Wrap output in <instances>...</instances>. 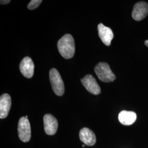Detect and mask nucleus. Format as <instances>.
Masks as SVG:
<instances>
[{
	"instance_id": "nucleus-1",
	"label": "nucleus",
	"mask_w": 148,
	"mask_h": 148,
	"mask_svg": "<svg viewBox=\"0 0 148 148\" xmlns=\"http://www.w3.org/2000/svg\"><path fill=\"white\" fill-rule=\"evenodd\" d=\"M57 47L61 56L66 59L74 57L75 52V46L73 37L70 34H66L58 42Z\"/></svg>"
},
{
	"instance_id": "nucleus-2",
	"label": "nucleus",
	"mask_w": 148,
	"mask_h": 148,
	"mask_svg": "<svg viewBox=\"0 0 148 148\" xmlns=\"http://www.w3.org/2000/svg\"><path fill=\"white\" fill-rule=\"evenodd\" d=\"M95 74L99 79L104 82H110L114 81L116 76L112 72L109 65L106 63H99L95 68Z\"/></svg>"
},
{
	"instance_id": "nucleus-3",
	"label": "nucleus",
	"mask_w": 148,
	"mask_h": 148,
	"mask_svg": "<svg viewBox=\"0 0 148 148\" xmlns=\"http://www.w3.org/2000/svg\"><path fill=\"white\" fill-rule=\"evenodd\" d=\"M49 80L54 93L58 96L63 95L65 91L63 81L57 69L53 68L50 70Z\"/></svg>"
},
{
	"instance_id": "nucleus-4",
	"label": "nucleus",
	"mask_w": 148,
	"mask_h": 148,
	"mask_svg": "<svg viewBox=\"0 0 148 148\" xmlns=\"http://www.w3.org/2000/svg\"><path fill=\"white\" fill-rule=\"evenodd\" d=\"M18 136L23 142H27L31 138V126L29 120L25 117H22L18 122Z\"/></svg>"
},
{
	"instance_id": "nucleus-5",
	"label": "nucleus",
	"mask_w": 148,
	"mask_h": 148,
	"mask_svg": "<svg viewBox=\"0 0 148 148\" xmlns=\"http://www.w3.org/2000/svg\"><path fill=\"white\" fill-rule=\"evenodd\" d=\"M85 88L90 93L98 95L101 93V88L96 81L95 78L91 75H87L81 80Z\"/></svg>"
},
{
	"instance_id": "nucleus-6",
	"label": "nucleus",
	"mask_w": 148,
	"mask_h": 148,
	"mask_svg": "<svg viewBox=\"0 0 148 148\" xmlns=\"http://www.w3.org/2000/svg\"><path fill=\"white\" fill-rule=\"evenodd\" d=\"M148 14V5L145 2H139L136 3L133 8L132 16L134 20L140 21Z\"/></svg>"
},
{
	"instance_id": "nucleus-7",
	"label": "nucleus",
	"mask_w": 148,
	"mask_h": 148,
	"mask_svg": "<svg viewBox=\"0 0 148 148\" xmlns=\"http://www.w3.org/2000/svg\"><path fill=\"white\" fill-rule=\"evenodd\" d=\"M45 131L48 135H54L57 132L58 123L55 117L51 114H46L43 117Z\"/></svg>"
},
{
	"instance_id": "nucleus-8",
	"label": "nucleus",
	"mask_w": 148,
	"mask_h": 148,
	"mask_svg": "<svg viewBox=\"0 0 148 148\" xmlns=\"http://www.w3.org/2000/svg\"><path fill=\"white\" fill-rule=\"evenodd\" d=\"M34 64L32 59L26 57L21 60L19 68L22 75L28 79L32 78L34 73Z\"/></svg>"
},
{
	"instance_id": "nucleus-9",
	"label": "nucleus",
	"mask_w": 148,
	"mask_h": 148,
	"mask_svg": "<svg viewBox=\"0 0 148 148\" xmlns=\"http://www.w3.org/2000/svg\"><path fill=\"white\" fill-rule=\"evenodd\" d=\"M98 35L101 40L106 46H110L111 41L114 38L113 32L111 29L104 25L103 24H99L98 25Z\"/></svg>"
},
{
	"instance_id": "nucleus-10",
	"label": "nucleus",
	"mask_w": 148,
	"mask_h": 148,
	"mask_svg": "<svg viewBox=\"0 0 148 148\" xmlns=\"http://www.w3.org/2000/svg\"><path fill=\"white\" fill-rule=\"evenodd\" d=\"M11 98L8 94H3L0 97V118L1 119L7 117L10 110Z\"/></svg>"
},
{
	"instance_id": "nucleus-11",
	"label": "nucleus",
	"mask_w": 148,
	"mask_h": 148,
	"mask_svg": "<svg viewBox=\"0 0 148 148\" xmlns=\"http://www.w3.org/2000/svg\"><path fill=\"white\" fill-rule=\"evenodd\" d=\"M79 139L85 145L92 146L95 144L96 137L95 134L88 128H84L79 131Z\"/></svg>"
},
{
	"instance_id": "nucleus-12",
	"label": "nucleus",
	"mask_w": 148,
	"mask_h": 148,
	"mask_svg": "<svg viewBox=\"0 0 148 148\" xmlns=\"http://www.w3.org/2000/svg\"><path fill=\"white\" fill-rule=\"evenodd\" d=\"M119 120L123 125L130 126L134 123L137 119V115L134 112L123 110L119 114Z\"/></svg>"
},
{
	"instance_id": "nucleus-13",
	"label": "nucleus",
	"mask_w": 148,
	"mask_h": 148,
	"mask_svg": "<svg viewBox=\"0 0 148 148\" xmlns=\"http://www.w3.org/2000/svg\"><path fill=\"white\" fill-rule=\"evenodd\" d=\"M42 2V1L41 0H32L27 5V8L30 10H34L37 8Z\"/></svg>"
},
{
	"instance_id": "nucleus-14",
	"label": "nucleus",
	"mask_w": 148,
	"mask_h": 148,
	"mask_svg": "<svg viewBox=\"0 0 148 148\" xmlns=\"http://www.w3.org/2000/svg\"><path fill=\"white\" fill-rule=\"evenodd\" d=\"M1 5H5V4H7V3H9L11 1L8 0V1H7V0H1Z\"/></svg>"
},
{
	"instance_id": "nucleus-15",
	"label": "nucleus",
	"mask_w": 148,
	"mask_h": 148,
	"mask_svg": "<svg viewBox=\"0 0 148 148\" xmlns=\"http://www.w3.org/2000/svg\"><path fill=\"white\" fill-rule=\"evenodd\" d=\"M145 45L148 47V40H146V41H145Z\"/></svg>"
},
{
	"instance_id": "nucleus-16",
	"label": "nucleus",
	"mask_w": 148,
	"mask_h": 148,
	"mask_svg": "<svg viewBox=\"0 0 148 148\" xmlns=\"http://www.w3.org/2000/svg\"><path fill=\"white\" fill-rule=\"evenodd\" d=\"M82 147H85V145H84V144L82 145Z\"/></svg>"
}]
</instances>
